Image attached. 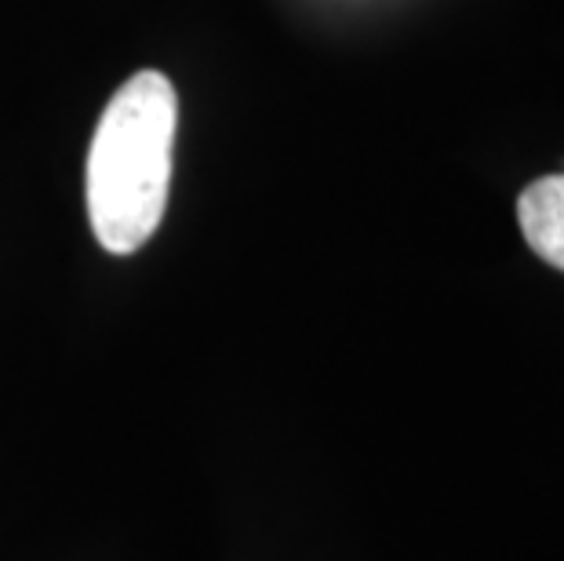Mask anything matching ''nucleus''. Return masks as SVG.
<instances>
[{"mask_svg":"<svg viewBox=\"0 0 564 561\" xmlns=\"http://www.w3.org/2000/svg\"><path fill=\"white\" fill-rule=\"evenodd\" d=\"M178 95L161 69L128 77L99 117L84 164L91 234L110 256H131L158 234L172 186Z\"/></svg>","mask_w":564,"mask_h":561,"instance_id":"1","label":"nucleus"},{"mask_svg":"<svg viewBox=\"0 0 564 561\" xmlns=\"http://www.w3.org/2000/svg\"><path fill=\"white\" fill-rule=\"evenodd\" d=\"M518 223L528 248L550 267L564 270V172L543 175L521 190Z\"/></svg>","mask_w":564,"mask_h":561,"instance_id":"2","label":"nucleus"}]
</instances>
